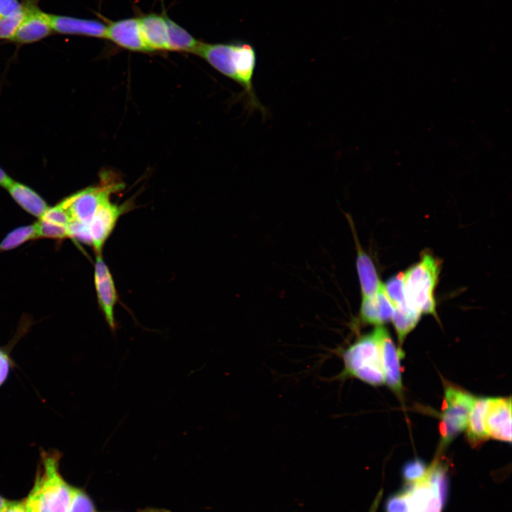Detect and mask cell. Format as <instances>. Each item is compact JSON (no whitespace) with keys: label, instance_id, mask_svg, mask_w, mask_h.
I'll return each mask as SVG.
<instances>
[{"label":"cell","instance_id":"21","mask_svg":"<svg viewBox=\"0 0 512 512\" xmlns=\"http://www.w3.org/2000/svg\"><path fill=\"white\" fill-rule=\"evenodd\" d=\"M37 239L36 224L18 227L10 231L0 242V252L14 250L26 242Z\"/></svg>","mask_w":512,"mask_h":512},{"label":"cell","instance_id":"4","mask_svg":"<svg viewBox=\"0 0 512 512\" xmlns=\"http://www.w3.org/2000/svg\"><path fill=\"white\" fill-rule=\"evenodd\" d=\"M403 488L408 512H442L449 489L448 465L437 457L421 479L406 483Z\"/></svg>","mask_w":512,"mask_h":512},{"label":"cell","instance_id":"31","mask_svg":"<svg viewBox=\"0 0 512 512\" xmlns=\"http://www.w3.org/2000/svg\"><path fill=\"white\" fill-rule=\"evenodd\" d=\"M21 7L18 0H0V18L16 12Z\"/></svg>","mask_w":512,"mask_h":512},{"label":"cell","instance_id":"34","mask_svg":"<svg viewBox=\"0 0 512 512\" xmlns=\"http://www.w3.org/2000/svg\"><path fill=\"white\" fill-rule=\"evenodd\" d=\"M383 490H380L377 495L375 496L368 512H376L378 508V506L380 504V502L381 501L382 496H383Z\"/></svg>","mask_w":512,"mask_h":512},{"label":"cell","instance_id":"8","mask_svg":"<svg viewBox=\"0 0 512 512\" xmlns=\"http://www.w3.org/2000/svg\"><path fill=\"white\" fill-rule=\"evenodd\" d=\"M94 284L99 307L110 331L115 334L118 324L114 316V309L118 301V294L112 274L102 254H97L95 257Z\"/></svg>","mask_w":512,"mask_h":512},{"label":"cell","instance_id":"30","mask_svg":"<svg viewBox=\"0 0 512 512\" xmlns=\"http://www.w3.org/2000/svg\"><path fill=\"white\" fill-rule=\"evenodd\" d=\"M13 366L9 353L5 348L0 347V387L6 380Z\"/></svg>","mask_w":512,"mask_h":512},{"label":"cell","instance_id":"5","mask_svg":"<svg viewBox=\"0 0 512 512\" xmlns=\"http://www.w3.org/2000/svg\"><path fill=\"white\" fill-rule=\"evenodd\" d=\"M341 378H355L368 385L385 383L378 341L373 332L363 335L342 352Z\"/></svg>","mask_w":512,"mask_h":512},{"label":"cell","instance_id":"11","mask_svg":"<svg viewBox=\"0 0 512 512\" xmlns=\"http://www.w3.org/2000/svg\"><path fill=\"white\" fill-rule=\"evenodd\" d=\"M485 428L489 438L511 442V398H490L485 415Z\"/></svg>","mask_w":512,"mask_h":512},{"label":"cell","instance_id":"3","mask_svg":"<svg viewBox=\"0 0 512 512\" xmlns=\"http://www.w3.org/2000/svg\"><path fill=\"white\" fill-rule=\"evenodd\" d=\"M441 262L425 252L419 262L404 273V295L407 306L437 317L434 292L438 282Z\"/></svg>","mask_w":512,"mask_h":512},{"label":"cell","instance_id":"32","mask_svg":"<svg viewBox=\"0 0 512 512\" xmlns=\"http://www.w3.org/2000/svg\"><path fill=\"white\" fill-rule=\"evenodd\" d=\"M4 512H26L24 501H9Z\"/></svg>","mask_w":512,"mask_h":512},{"label":"cell","instance_id":"27","mask_svg":"<svg viewBox=\"0 0 512 512\" xmlns=\"http://www.w3.org/2000/svg\"><path fill=\"white\" fill-rule=\"evenodd\" d=\"M68 512H96L90 496L82 489L72 486Z\"/></svg>","mask_w":512,"mask_h":512},{"label":"cell","instance_id":"23","mask_svg":"<svg viewBox=\"0 0 512 512\" xmlns=\"http://www.w3.org/2000/svg\"><path fill=\"white\" fill-rule=\"evenodd\" d=\"M38 238L63 240L68 238V227L39 218L35 223Z\"/></svg>","mask_w":512,"mask_h":512},{"label":"cell","instance_id":"14","mask_svg":"<svg viewBox=\"0 0 512 512\" xmlns=\"http://www.w3.org/2000/svg\"><path fill=\"white\" fill-rule=\"evenodd\" d=\"M51 31L48 14L36 9H27L12 40L21 43H33L46 37Z\"/></svg>","mask_w":512,"mask_h":512},{"label":"cell","instance_id":"15","mask_svg":"<svg viewBox=\"0 0 512 512\" xmlns=\"http://www.w3.org/2000/svg\"><path fill=\"white\" fill-rule=\"evenodd\" d=\"M53 31L63 34H78L105 38L106 26L100 21L48 14Z\"/></svg>","mask_w":512,"mask_h":512},{"label":"cell","instance_id":"26","mask_svg":"<svg viewBox=\"0 0 512 512\" xmlns=\"http://www.w3.org/2000/svg\"><path fill=\"white\" fill-rule=\"evenodd\" d=\"M427 464L420 458L412 459L404 464L401 474L406 483H412L421 479L428 469Z\"/></svg>","mask_w":512,"mask_h":512},{"label":"cell","instance_id":"9","mask_svg":"<svg viewBox=\"0 0 512 512\" xmlns=\"http://www.w3.org/2000/svg\"><path fill=\"white\" fill-rule=\"evenodd\" d=\"M127 210H129L127 205H117L109 201L100 208L85 227L87 245L93 248L96 255L102 254L104 245L112 233L119 218Z\"/></svg>","mask_w":512,"mask_h":512},{"label":"cell","instance_id":"16","mask_svg":"<svg viewBox=\"0 0 512 512\" xmlns=\"http://www.w3.org/2000/svg\"><path fill=\"white\" fill-rule=\"evenodd\" d=\"M138 20L142 38L149 51L169 50L165 14H149Z\"/></svg>","mask_w":512,"mask_h":512},{"label":"cell","instance_id":"7","mask_svg":"<svg viewBox=\"0 0 512 512\" xmlns=\"http://www.w3.org/2000/svg\"><path fill=\"white\" fill-rule=\"evenodd\" d=\"M121 188L119 183H101L76 192L61 202L68 211L71 220L78 222L82 230L89 224L97 211L110 201L112 193ZM86 235V233H85Z\"/></svg>","mask_w":512,"mask_h":512},{"label":"cell","instance_id":"19","mask_svg":"<svg viewBox=\"0 0 512 512\" xmlns=\"http://www.w3.org/2000/svg\"><path fill=\"white\" fill-rule=\"evenodd\" d=\"M165 17L168 29L169 49L195 52L201 42H198L188 31L169 18L166 14Z\"/></svg>","mask_w":512,"mask_h":512},{"label":"cell","instance_id":"33","mask_svg":"<svg viewBox=\"0 0 512 512\" xmlns=\"http://www.w3.org/2000/svg\"><path fill=\"white\" fill-rule=\"evenodd\" d=\"M14 180L0 168V186L7 188Z\"/></svg>","mask_w":512,"mask_h":512},{"label":"cell","instance_id":"25","mask_svg":"<svg viewBox=\"0 0 512 512\" xmlns=\"http://www.w3.org/2000/svg\"><path fill=\"white\" fill-rule=\"evenodd\" d=\"M359 319L365 324L381 326L375 296L362 298Z\"/></svg>","mask_w":512,"mask_h":512},{"label":"cell","instance_id":"29","mask_svg":"<svg viewBox=\"0 0 512 512\" xmlns=\"http://www.w3.org/2000/svg\"><path fill=\"white\" fill-rule=\"evenodd\" d=\"M385 512H408L407 496L404 488L388 498Z\"/></svg>","mask_w":512,"mask_h":512},{"label":"cell","instance_id":"35","mask_svg":"<svg viewBox=\"0 0 512 512\" xmlns=\"http://www.w3.org/2000/svg\"><path fill=\"white\" fill-rule=\"evenodd\" d=\"M137 512H170L166 509L156 508H146Z\"/></svg>","mask_w":512,"mask_h":512},{"label":"cell","instance_id":"10","mask_svg":"<svg viewBox=\"0 0 512 512\" xmlns=\"http://www.w3.org/2000/svg\"><path fill=\"white\" fill-rule=\"evenodd\" d=\"M373 332L378 341L385 382L398 395H402L400 360L404 351L394 343L388 329L377 326Z\"/></svg>","mask_w":512,"mask_h":512},{"label":"cell","instance_id":"2","mask_svg":"<svg viewBox=\"0 0 512 512\" xmlns=\"http://www.w3.org/2000/svg\"><path fill=\"white\" fill-rule=\"evenodd\" d=\"M61 454L57 450L43 451L33 486L24 500L30 512H68L71 489L59 471Z\"/></svg>","mask_w":512,"mask_h":512},{"label":"cell","instance_id":"17","mask_svg":"<svg viewBox=\"0 0 512 512\" xmlns=\"http://www.w3.org/2000/svg\"><path fill=\"white\" fill-rule=\"evenodd\" d=\"M489 401L490 398H476L469 413L466 435L471 447H478L489 439L485 428V415Z\"/></svg>","mask_w":512,"mask_h":512},{"label":"cell","instance_id":"36","mask_svg":"<svg viewBox=\"0 0 512 512\" xmlns=\"http://www.w3.org/2000/svg\"><path fill=\"white\" fill-rule=\"evenodd\" d=\"M8 503H9L8 500L5 499L4 497L0 496V512H4Z\"/></svg>","mask_w":512,"mask_h":512},{"label":"cell","instance_id":"12","mask_svg":"<svg viewBox=\"0 0 512 512\" xmlns=\"http://www.w3.org/2000/svg\"><path fill=\"white\" fill-rule=\"evenodd\" d=\"M105 38L131 50L149 51L142 38L139 20L137 18H129L110 23L106 26Z\"/></svg>","mask_w":512,"mask_h":512},{"label":"cell","instance_id":"13","mask_svg":"<svg viewBox=\"0 0 512 512\" xmlns=\"http://www.w3.org/2000/svg\"><path fill=\"white\" fill-rule=\"evenodd\" d=\"M356 247V266L363 297L375 296L383 284L380 280L374 263L370 256L362 249L357 238L354 227L349 220Z\"/></svg>","mask_w":512,"mask_h":512},{"label":"cell","instance_id":"22","mask_svg":"<svg viewBox=\"0 0 512 512\" xmlns=\"http://www.w3.org/2000/svg\"><path fill=\"white\" fill-rule=\"evenodd\" d=\"M404 273L400 272L389 279L384 289L394 308L407 306L404 295Z\"/></svg>","mask_w":512,"mask_h":512},{"label":"cell","instance_id":"1","mask_svg":"<svg viewBox=\"0 0 512 512\" xmlns=\"http://www.w3.org/2000/svg\"><path fill=\"white\" fill-rule=\"evenodd\" d=\"M195 53L243 88L245 107L250 114L258 110L264 117L267 114V109L259 100L253 86L257 55L250 44L240 41L230 43L201 42Z\"/></svg>","mask_w":512,"mask_h":512},{"label":"cell","instance_id":"18","mask_svg":"<svg viewBox=\"0 0 512 512\" xmlns=\"http://www.w3.org/2000/svg\"><path fill=\"white\" fill-rule=\"evenodd\" d=\"M7 189L13 199L25 211L38 219L49 208L38 193L23 183L14 181Z\"/></svg>","mask_w":512,"mask_h":512},{"label":"cell","instance_id":"24","mask_svg":"<svg viewBox=\"0 0 512 512\" xmlns=\"http://www.w3.org/2000/svg\"><path fill=\"white\" fill-rule=\"evenodd\" d=\"M27 9L21 7L16 12L0 18V38L12 40L21 23Z\"/></svg>","mask_w":512,"mask_h":512},{"label":"cell","instance_id":"20","mask_svg":"<svg viewBox=\"0 0 512 512\" xmlns=\"http://www.w3.org/2000/svg\"><path fill=\"white\" fill-rule=\"evenodd\" d=\"M421 315L407 306L394 308L391 321L400 343H402L407 335L415 329Z\"/></svg>","mask_w":512,"mask_h":512},{"label":"cell","instance_id":"28","mask_svg":"<svg viewBox=\"0 0 512 512\" xmlns=\"http://www.w3.org/2000/svg\"><path fill=\"white\" fill-rule=\"evenodd\" d=\"M375 297L380 321L382 325L391 320L394 312V306L385 293L383 284L376 294Z\"/></svg>","mask_w":512,"mask_h":512},{"label":"cell","instance_id":"6","mask_svg":"<svg viewBox=\"0 0 512 512\" xmlns=\"http://www.w3.org/2000/svg\"><path fill=\"white\" fill-rule=\"evenodd\" d=\"M476 398L460 387L449 383L445 384L444 409L440 415L439 425L441 435L439 451L466 430L469 415Z\"/></svg>","mask_w":512,"mask_h":512}]
</instances>
